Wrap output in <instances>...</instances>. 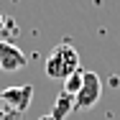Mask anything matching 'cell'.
<instances>
[{
	"instance_id": "1",
	"label": "cell",
	"mask_w": 120,
	"mask_h": 120,
	"mask_svg": "<svg viewBox=\"0 0 120 120\" xmlns=\"http://www.w3.org/2000/svg\"><path fill=\"white\" fill-rule=\"evenodd\" d=\"M77 69H82L77 49L72 44H67V41L59 44V46H54V51L49 54V59H46V77H51V79H67Z\"/></svg>"
},
{
	"instance_id": "2",
	"label": "cell",
	"mask_w": 120,
	"mask_h": 120,
	"mask_svg": "<svg viewBox=\"0 0 120 120\" xmlns=\"http://www.w3.org/2000/svg\"><path fill=\"white\" fill-rule=\"evenodd\" d=\"M100 95H102V79H100L95 72H84L82 87H79V92L74 97V107H77V110H90V107L97 105Z\"/></svg>"
},
{
	"instance_id": "3",
	"label": "cell",
	"mask_w": 120,
	"mask_h": 120,
	"mask_svg": "<svg viewBox=\"0 0 120 120\" xmlns=\"http://www.w3.org/2000/svg\"><path fill=\"white\" fill-rule=\"evenodd\" d=\"M33 97V84H21V87H10V90H3L0 92V102H5L8 107H13L15 112L23 115L28 110V102Z\"/></svg>"
},
{
	"instance_id": "4",
	"label": "cell",
	"mask_w": 120,
	"mask_h": 120,
	"mask_svg": "<svg viewBox=\"0 0 120 120\" xmlns=\"http://www.w3.org/2000/svg\"><path fill=\"white\" fill-rule=\"evenodd\" d=\"M26 67V54L10 41H0V69L3 72H18Z\"/></svg>"
},
{
	"instance_id": "5",
	"label": "cell",
	"mask_w": 120,
	"mask_h": 120,
	"mask_svg": "<svg viewBox=\"0 0 120 120\" xmlns=\"http://www.w3.org/2000/svg\"><path fill=\"white\" fill-rule=\"evenodd\" d=\"M72 110H74V97L67 95V92H59V97L54 100V110H51L49 115H51L54 120H64Z\"/></svg>"
},
{
	"instance_id": "6",
	"label": "cell",
	"mask_w": 120,
	"mask_h": 120,
	"mask_svg": "<svg viewBox=\"0 0 120 120\" xmlns=\"http://www.w3.org/2000/svg\"><path fill=\"white\" fill-rule=\"evenodd\" d=\"M82 77H84V69H77L74 74H69V77L64 79V90H61V92H67V95L77 97L79 87H82Z\"/></svg>"
},
{
	"instance_id": "7",
	"label": "cell",
	"mask_w": 120,
	"mask_h": 120,
	"mask_svg": "<svg viewBox=\"0 0 120 120\" xmlns=\"http://www.w3.org/2000/svg\"><path fill=\"white\" fill-rule=\"evenodd\" d=\"M0 120H21V112H15L13 107H8L5 102H0Z\"/></svg>"
},
{
	"instance_id": "8",
	"label": "cell",
	"mask_w": 120,
	"mask_h": 120,
	"mask_svg": "<svg viewBox=\"0 0 120 120\" xmlns=\"http://www.w3.org/2000/svg\"><path fill=\"white\" fill-rule=\"evenodd\" d=\"M38 120H54V118H51V115H44V118H38Z\"/></svg>"
}]
</instances>
